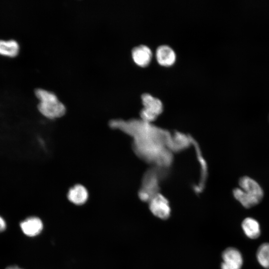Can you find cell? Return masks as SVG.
<instances>
[{"label": "cell", "instance_id": "6da1fadb", "mask_svg": "<svg viewBox=\"0 0 269 269\" xmlns=\"http://www.w3.org/2000/svg\"><path fill=\"white\" fill-rule=\"evenodd\" d=\"M109 125L133 137L134 152L145 162L165 168L171 165L172 135L168 131L141 119L113 120Z\"/></svg>", "mask_w": 269, "mask_h": 269}, {"label": "cell", "instance_id": "7a4b0ae2", "mask_svg": "<svg viewBox=\"0 0 269 269\" xmlns=\"http://www.w3.org/2000/svg\"><path fill=\"white\" fill-rule=\"evenodd\" d=\"M239 185V187L233 189V196L245 208H251L261 202L264 192L256 180L249 176H244L240 178Z\"/></svg>", "mask_w": 269, "mask_h": 269}, {"label": "cell", "instance_id": "3957f363", "mask_svg": "<svg viewBox=\"0 0 269 269\" xmlns=\"http://www.w3.org/2000/svg\"><path fill=\"white\" fill-rule=\"evenodd\" d=\"M35 93L40 101L38 109L44 117L55 119L65 114L66 108L54 93L40 88L36 89Z\"/></svg>", "mask_w": 269, "mask_h": 269}, {"label": "cell", "instance_id": "277c9868", "mask_svg": "<svg viewBox=\"0 0 269 269\" xmlns=\"http://www.w3.org/2000/svg\"><path fill=\"white\" fill-rule=\"evenodd\" d=\"M166 168L154 166L147 169L143 174L141 186L138 192L139 199L145 202H149L156 194L159 193V180L162 178L163 172Z\"/></svg>", "mask_w": 269, "mask_h": 269}, {"label": "cell", "instance_id": "5b68a950", "mask_svg": "<svg viewBox=\"0 0 269 269\" xmlns=\"http://www.w3.org/2000/svg\"><path fill=\"white\" fill-rule=\"evenodd\" d=\"M149 208L153 215L161 219H167L171 212L168 200L160 193L156 194L149 202Z\"/></svg>", "mask_w": 269, "mask_h": 269}, {"label": "cell", "instance_id": "8992f818", "mask_svg": "<svg viewBox=\"0 0 269 269\" xmlns=\"http://www.w3.org/2000/svg\"><path fill=\"white\" fill-rule=\"evenodd\" d=\"M221 269H241L243 260L240 252L236 248L229 247L222 253Z\"/></svg>", "mask_w": 269, "mask_h": 269}, {"label": "cell", "instance_id": "52a82bcc", "mask_svg": "<svg viewBox=\"0 0 269 269\" xmlns=\"http://www.w3.org/2000/svg\"><path fill=\"white\" fill-rule=\"evenodd\" d=\"M132 57L137 65L145 67L149 65L152 59V51L147 45L139 44L133 48Z\"/></svg>", "mask_w": 269, "mask_h": 269}, {"label": "cell", "instance_id": "ba28073f", "mask_svg": "<svg viewBox=\"0 0 269 269\" xmlns=\"http://www.w3.org/2000/svg\"><path fill=\"white\" fill-rule=\"evenodd\" d=\"M155 58L159 64L164 67L173 65L176 60L174 49L167 44L159 45L155 50Z\"/></svg>", "mask_w": 269, "mask_h": 269}, {"label": "cell", "instance_id": "9c48e42d", "mask_svg": "<svg viewBox=\"0 0 269 269\" xmlns=\"http://www.w3.org/2000/svg\"><path fill=\"white\" fill-rule=\"evenodd\" d=\"M143 108L158 117L163 111V106L161 101L148 93L141 95Z\"/></svg>", "mask_w": 269, "mask_h": 269}, {"label": "cell", "instance_id": "30bf717a", "mask_svg": "<svg viewBox=\"0 0 269 269\" xmlns=\"http://www.w3.org/2000/svg\"><path fill=\"white\" fill-rule=\"evenodd\" d=\"M20 228L23 233L29 237L38 235L42 231L43 223L37 217H30L20 223Z\"/></svg>", "mask_w": 269, "mask_h": 269}, {"label": "cell", "instance_id": "8fae6325", "mask_svg": "<svg viewBox=\"0 0 269 269\" xmlns=\"http://www.w3.org/2000/svg\"><path fill=\"white\" fill-rule=\"evenodd\" d=\"M89 196L87 189L81 184H76L68 191L67 198L72 203L81 205L84 204Z\"/></svg>", "mask_w": 269, "mask_h": 269}, {"label": "cell", "instance_id": "7c38bea8", "mask_svg": "<svg viewBox=\"0 0 269 269\" xmlns=\"http://www.w3.org/2000/svg\"><path fill=\"white\" fill-rule=\"evenodd\" d=\"M191 144L194 145L197 156L201 166L200 180L197 187H195V191L200 192L204 188L207 176V166L205 160L202 156L200 149L196 141L190 135Z\"/></svg>", "mask_w": 269, "mask_h": 269}, {"label": "cell", "instance_id": "4fadbf2b", "mask_svg": "<svg viewBox=\"0 0 269 269\" xmlns=\"http://www.w3.org/2000/svg\"><path fill=\"white\" fill-rule=\"evenodd\" d=\"M242 227L245 235L249 238L255 239L261 234L259 222L254 218L248 217L242 222Z\"/></svg>", "mask_w": 269, "mask_h": 269}, {"label": "cell", "instance_id": "5bb4252c", "mask_svg": "<svg viewBox=\"0 0 269 269\" xmlns=\"http://www.w3.org/2000/svg\"><path fill=\"white\" fill-rule=\"evenodd\" d=\"M172 136L171 150L172 152H178L188 147L191 142L190 135H187L179 132H175Z\"/></svg>", "mask_w": 269, "mask_h": 269}, {"label": "cell", "instance_id": "9a60e30c", "mask_svg": "<svg viewBox=\"0 0 269 269\" xmlns=\"http://www.w3.org/2000/svg\"><path fill=\"white\" fill-rule=\"evenodd\" d=\"M19 50V45L14 39H0V54L12 57L16 56Z\"/></svg>", "mask_w": 269, "mask_h": 269}, {"label": "cell", "instance_id": "2e32d148", "mask_svg": "<svg viewBox=\"0 0 269 269\" xmlns=\"http://www.w3.org/2000/svg\"><path fill=\"white\" fill-rule=\"evenodd\" d=\"M257 258L259 263L264 268L269 269V243H265L258 249Z\"/></svg>", "mask_w": 269, "mask_h": 269}, {"label": "cell", "instance_id": "e0dca14e", "mask_svg": "<svg viewBox=\"0 0 269 269\" xmlns=\"http://www.w3.org/2000/svg\"><path fill=\"white\" fill-rule=\"evenodd\" d=\"M6 225L4 219L0 216V233L4 231L6 229Z\"/></svg>", "mask_w": 269, "mask_h": 269}, {"label": "cell", "instance_id": "ac0fdd59", "mask_svg": "<svg viewBox=\"0 0 269 269\" xmlns=\"http://www.w3.org/2000/svg\"><path fill=\"white\" fill-rule=\"evenodd\" d=\"M5 269H22L19 268L17 266H11L8 267Z\"/></svg>", "mask_w": 269, "mask_h": 269}]
</instances>
